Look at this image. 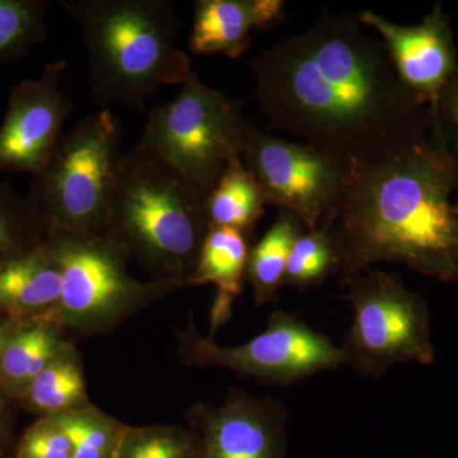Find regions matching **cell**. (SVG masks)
Here are the masks:
<instances>
[{
  "label": "cell",
  "instance_id": "obj_1",
  "mask_svg": "<svg viewBox=\"0 0 458 458\" xmlns=\"http://www.w3.org/2000/svg\"><path fill=\"white\" fill-rule=\"evenodd\" d=\"M250 68L270 129L354 168L432 131L429 107L400 82L384 41L349 12H322L307 31L252 57Z\"/></svg>",
  "mask_w": 458,
  "mask_h": 458
},
{
  "label": "cell",
  "instance_id": "obj_2",
  "mask_svg": "<svg viewBox=\"0 0 458 458\" xmlns=\"http://www.w3.org/2000/svg\"><path fill=\"white\" fill-rule=\"evenodd\" d=\"M458 158L438 132L375 165L354 168L327 225L345 276L379 262L458 283Z\"/></svg>",
  "mask_w": 458,
  "mask_h": 458
},
{
  "label": "cell",
  "instance_id": "obj_3",
  "mask_svg": "<svg viewBox=\"0 0 458 458\" xmlns=\"http://www.w3.org/2000/svg\"><path fill=\"white\" fill-rule=\"evenodd\" d=\"M62 7L80 30L89 92L99 106L141 110L162 87L181 86L191 73L171 3L63 0Z\"/></svg>",
  "mask_w": 458,
  "mask_h": 458
},
{
  "label": "cell",
  "instance_id": "obj_4",
  "mask_svg": "<svg viewBox=\"0 0 458 458\" xmlns=\"http://www.w3.org/2000/svg\"><path fill=\"white\" fill-rule=\"evenodd\" d=\"M209 229L205 199L165 165L123 153L108 232L155 279L188 286Z\"/></svg>",
  "mask_w": 458,
  "mask_h": 458
},
{
  "label": "cell",
  "instance_id": "obj_5",
  "mask_svg": "<svg viewBox=\"0 0 458 458\" xmlns=\"http://www.w3.org/2000/svg\"><path fill=\"white\" fill-rule=\"evenodd\" d=\"M45 243L62 271L59 303L40 322L63 335H104L157 301L185 288L170 279L140 282L129 273L128 249L114 233L78 237L47 229Z\"/></svg>",
  "mask_w": 458,
  "mask_h": 458
},
{
  "label": "cell",
  "instance_id": "obj_6",
  "mask_svg": "<svg viewBox=\"0 0 458 458\" xmlns=\"http://www.w3.org/2000/svg\"><path fill=\"white\" fill-rule=\"evenodd\" d=\"M247 125L238 102L191 72L174 99L148 114L134 150L170 168L207 200L242 156Z\"/></svg>",
  "mask_w": 458,
  "mask_h": 458
},
{
  "label": "cell",
  "instance_id": "obj_7",
  "mask_svg": "<svg viewBox=\"0 0 458 458\" xmlns=\"http://www.w3.org/2000/svg\"><path fill=\"white\" fill-rule=\"evenodd\" d=\"M123 156L119 123L108 108L63 135L29 194L47 229L78 237L108 233Z\"/></svg>",
  "mask_w": 458,
  "mask_h": 458
},
{
  "label": "cell",
  "instance_id": "obj_8",
  "mask_svg": "<svg viewBox=\"0 0 458 458\" xmlns=\"http://www.w3.org/2000/svg\"><path fill=\"white\" fill-rule=\"evenodd\" d=\"M344 284V300L352 309L351 330L340 346L344 366L381 378L396 364L433 363L429 307L420 294L382 270L345 276Z\"/></svg>",
  "mask_w": 458,
  "mask_h": 458
},
{
  "label": "cell",
  "instance_id": "obj_9",
  "mask_svg": "<svg viewBox=\"0 0 458 458\" xmlns=\"http://www.w3.org/2000/svg\"><path fill=\"white\" fill-rule=\"evenodd\" d=\"M177 352L189 366L228 369L280 387L344 366L340 346L284 311L271 313L260 335L237 346H222L201 335L190 316L188 327L177 334Z\"/></svg>",
  "mask_w": 458,
  "mask_h": 458
},
{
  "label": "cell",
  "instance_id": "obj_10",
  "mask_svg": "<svg viewBox=\"0 0 458 458\" xmlns=\"http://www.w3.org/2000/svg\"><path fill=\"white\" fill-rule=\"evenodd\" d=\"M243 165L278 212L298 219L306 231L333 221L354 174V167L311 146L274 137L249 122Z\"/></svg>",
  "mask_w": 458,
  "mask_h": 458
},
{
  "label": "cell",
  "instance_id": "obj_11",
  "mask_svg": "<svg viewBox=\"0 0 458 458\" xmlns=\"http://www.w3.org/2000/svg\"><path fill=\"white\" fill-rule=\"evenodd\" d=\"M66 66L65 60H56L12 89L0 123V171L35 180L49 165L63 125L74 111L62 87Z\"/></svg>",
  "mask_w": 458,
  "mask_h": 458
},
{
  "label": "cell",
  "instance_id": "obj_12",
  "mask_svg": "<svg viewBox=\"0 0 458 458\" xmlns=\"http://www.w3.org/2000/svg\"><path fill=\"white\" fill-rule=\"evenodd\" d=\"M185 418L198 434L199 458H285L288 411L278 400L231 388L221 403H195Z\"/></svg>",
  "mask_w": 458,
  "mask_h": 458
},
{
  "label": "cell",
  "instance_id": "obj_13",
  "mask_svg": "<svg viewBox=\"0 0 458 458\" xmlns=\"http://www.w3.org/2000/svg\"><path fill=\"white\" fill-rule=\"evenodd\" d=\"M360 22L384 41L400 82L421 104L433 106L458 71L450 18L437 3L417 26H403L366 11Z\"/></svg>",
  "mask_w": 458,
  "mask_h": 458
},
{
  "label": "cell",
  "instance_id": "obj_14",
  "mask_svg": "<svg viewBox=\"0 0 458 458\" xmlns=\"http://www.w3.org/2000/svg\"><path fill=\"white\" fill-rule=\"evenodd\" d=\"M282 0H198L190 50L238 59L251 47L252 33L284 20Z\"/></svg>",
  "mask_w": 458,
  "mask_h": 458
},
{
  "label": "cell",
  "instance_id": "obj_15",
  "mask_svg": "<svg viewBox=\"0 0 458 458\" xmlns=\"http://www.w3.org/2000/svg\"><path fill=\"white\" fill-rule=\"evenodd\" d=\"M62 271L47 243L0 262V313L17 322H40L59 303Z\"/></svg>",
  "mask_w": 458,
  "mask_h": 458
},
{
  "label": "cell",
  "instance_id": "obj_16",
  "mask_svg": "<svg viewBox=\"0 0 458 458\" xmlns=\"http://www.w3.org/2000/svg\"><path fill=\"white\" fill-rule=\"evenodd\" d=\"M250 236L225 227L209 225L204 238L200 256L188 286L213 284L216 288L212 309L214 331L225 324L232 316V304L243 291L246 282L247 260H249Z\"/></svg>",
  "mask_w": 458,
  "mask_h": 458
},
{
  "label": "cell",
  "instance_id": "obj_17",
  "mask_svg": "<svg viewBox=\"0 0 458 458\" xmlns=\"http://www.w3.org/2000/svg\"><path fill=\"white\" fill-rule=\"evenodd\" d=\"M38 418H53L90 405L80 352L69 343L17 397Z\"/></svg>",
  "mask_w": 458,
  "mask_h": 458
},
{
  "label": "cell",
  "instance_id": "obj_18",
  "mask_svg": "<svg viewBox=\"0 0 458 458\" xmlns=\"http://www.w3.org/2000/svg\"><path fill=\"white\" fill-rule=\"evenodd\" d=\"M69 342L44 322H18L0 360V391L16 403L21 393Z\"/></svg>",
  "mask_w": 458,
  "mask_h": 458
},
{
  "label": "cell",
  "instance_id": "obj_19",
  "mask_svg": "<svg viewBox=\"0 0 458 458\" xmlns=\"http://www.w3.org/2000/svg\"><path fill=\"white\" fill-rule=\"evenodd\" d=\"M267 205L258 181L247 170L242 158H237L229 164L208 195L205 212L209 225L237 229L251 237Z\"/></svg>",
  "mask_w": 458,
  "mask_h": 458
},
{
  "label": "cell",
  "instance_id": "obj_20",
  "mask_svg": "<svg viewBox=\"0 0 458 458\" xmlns=\"http://www.w3.org/2000/svg\"><path fill=\"white\" fill-rule=\"evenodd\" d=\"M303 231L306 229L302 223L293 216L278 212V216L264 237L250 250L246 279L252 286L256 307L278 301L289 251Z\"/></svg>",
  "mask_w": 458,
  "mask_h": 458
},
{
  "label": "cell",
  "instance_id": "obj_21",
  "mask_svg": "<svg viewBox=\"0 0 458 458\" xmlns=\"http://www.w3.org/2000/svg\"><path fill=\"white\" fill-rule=\"evenodd\" d=\"M51 419L73 445V458H113L126 428L93 403Z\"/></svg>",
  "mask_w": 458,
  "mask_h": 458
},
{
  "label": "cell",
  "instance_id": "obj_22",
  "mask_svg": "<svg viewBox=\"0 0 458 458\" xmlns=\"http://www.w3.org/2000/svg\"><path fill=\"white\" fill-rule=\"evenodd\" d=\"M47 225L29 195L0 182V262L41 245Z\"/></svg>",
  "mask_w": 458,
  "mask_h": 458
},
{
  "label": "cell",
  "instance_id": "obj_23",
  "mask_svg": "<svg viewBox=\"0 0 458 458\" xmlns=\"http://www.w3.org/2000/svg\"><path fill=\"white\" fill-rule=\"evenodd\" d=\"M334 273H339V262L327 229L303 231L289 251L283 288H315Z\"/></svg>",
  "mask_w": 458,
  "mask_h": 458
},
{
  "label": "cell",
  "instance_id": "obj_24",
  "mask_svg": "<svg viewBox=\"0 0 458 458\" xmlns=\"http://www.w3.org/2000/svg\"><path fill=\"white\" fill-rule=\"evenodd\" d=\"M47 0H0V63L13 62L47 38Z\"/></svg>",
  "mask_w": 458,
  "mask_h": 458
},
{
  "label": "cell",
  "instance_id": "obj_25",
  "mask_svg": "<svg viewBox=\"0 0 458 458\" xmlns=\"http://www.w3.org/2000/svg\"><path fill=\"white\" fill-rule=\"evenodd\" d=\"M198 434L181 426H126L113 458H199Z\"/></svg>",
  "mask_w": 458,
  "mask_h": 458
},
{
  "label": "cell",
  "instance_id": "obj_26",
  "mask_svg": "<svg viewBox=\"0 0 458 458\" xmlns=\"http://www.w3.org/2000/svg\"><path fill=\"white\" fill-rule=\"evenodd\" d=\"M11 458H73V445L51 418H38L22 436Z\"/></svg>",
  "mask_w": 458,
  "mask_h": 458
},
{
  "label": "cell",
  "instance_id": "obj_27",
  "mask_svg": "<svg viewBox=\"0 0 458 458\" xmlns=\"http://www.w3.org/2000/svg\"><path fill=\"white\" fill-rule=\"evenodd\" d=\"M429 110L434 131L458 158V71Z\"/></svg>",
  "mask_w": 458,
  "mask_h": 458
},
{
  "label": "cell",
  "instance_id": "obj_28",
  "mask_svg": "<svg viewBox=\"0 0 458 458\" xmlns=\"http://www.w3.org/2000/svg\"><path fill=\"white\" fill-rule=\"evenodd\" d=\"M13 403L8 396L0 391V454H7L9 442H11L12 424L9 418V405Z\"/></svg>",
  "mask_w": 458,
  "mask_h": 458
},
{
  "label": "cell",
  "instance_id": "obj_29",
  "mask_svg": "<svg viewBox=\"0 0 458 458\" xmlns=\"http://www.w3.org/2000/svg\"><path fill=\"white\" fill-rule=\"evenodd\" d=\"M18 322L14 319L3 316L0 318V360H2L3 352H4L5 346L13 334L14 328L17 327Z\"/></svg>",
  "mask_w": 458,
  "mask_h": 458
},
{
  "label": "cell",
  "instance_id": "obj_30",
  "mask_svg": "<svg viewBox=\"0 0 458 458\" xmlns=\"http://www.w3.org/2000/svg\"><path fill=\"white\" fill-rule=\"evenodd\" d=\"M456 191H457V199H456V201H454V209H456V212L458 214V182H457Z\"/></svg>",
  "mask_w": 458,
  "mask_h": 458
},
{
  "label": "cell",
  "instance_id": "obj_31",
  "mask_svg": "<svg viewBox=\"0 0 458 458\" xmlns=\"http://www.w3.org/2000/svg\"><path fill=\"white\" fill-rule=\"evenodd\" d=\"M0 458H11V456H7V454H0Z\"/></svg>",
  "mask_w": 458,
  "mask_h": 458
},
{
  "label": "cell",
  "instance_id": "obj_32",
  "mask_svg": "<svg viewBox=\"0 0 458 458\" xmlns=\"http://www.w3.org/2000/svg\"><path fill=\"white\" fill-rule=\"evenodd\" d=\"M3 316H4V315H3V313H0V318H3Z\"/></svg>",
  "mask_w": 458,
  "mask_h": 458
}]
</instances>
